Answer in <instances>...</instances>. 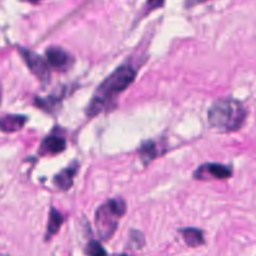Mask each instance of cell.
<instances>
[{
  "instance_id": "cell-16",
  "label": "cell",
  "mask_w": 256,
  "mask_h": 256,
  "mask_svg": "<svg viewBox=\"0 0 256 256\" xmlns=\"http://www.w3.org/2000/svg\"><path fill=\"white\" fill-rule=\"evenodd\" d=\"M1 93H2V89H1V84H0V101H1Z\"/></svg>"
},
{
  "instance_id": "cell-11",
  "label": "cell",
  "mask_w": 256,
  "mask_h": 256,
  "mask_svg": "<svg viewBox=\"0 0 256 256\" xmlns=\"http://www.w3.org/2000/svg\"><path fill=\"white\" fill-rule=\"evenodd\" d=\"M63 216L62 214L57 211L55 208H51L50 214H49V220H48V226H47V238L54 235L58 232L59 228L61 227L63 223Z\"/></svg>"
},
{
  "instance_id": "cell-12",
  "label": "cell",
  "mask_w": 256,
  "mask_h": 256,
  "mask_svg": "<svg viewBox=\"0 0 256 256\" xmlns=\"http://www.w3.org/2000/svg\"><path fill=\"white\" fill-rule=\"evenodd\" d=\"M139 153H140V156H141L142 160L145 163L151 161L152 159H154L158 155V150H157L156 143L152 140H149V141H146V142L142 143L141 148L139 150Z\"/></svg>"
},
{
  "instance_id": "cell-4",
  "label": "cell",
  "mask_w": 256,
  "mask_h": 256,
  "mask_svg": "<svg viewBox=\"0 0 256 256\" xmlns=\"http://www.w3.org/2000/svg\"><path fill=\"white\" fill-rule=\"evenodd\" d=\"M233 170L231 167L221 163H204L197 167L193 172V178L196 180H211V179H228L232 176Z\"/></svg>"
},
{
  "instance_id": "cell-15",
  "label": "cell",
  "mask_w": 256,
  "mask_h": 256,
  "mask_svg": "<svg viewBox=\"0 0 256 256\" xmlns=\"http://www.w3.org/2000/svg\"><path fill=\"white\" fill-rule=\"evenodd\" d=\"M206 1H208V0H185V6L186 7H191V6L206 2Z\"/></svg>"
},
{
  "instance_id": "cell-13",
  "label": "cell",
  "mask_w": 256,
  "mask_h": 256,
  "mask_svg": "<svg viewBox=\"0 0 256 256\" xmlns=\"http://www.w3.org/2000/svg\"><path fill=\"white\" fill-rule=\"evenodd\" d=\"M86 253L89 255H103L106 254V251L97 241H91L86 247Z\"/></svg>"
},
{
  "instance_id": "cell-7",
  "label": "cell",
  "mask_w": 256,
  "mask_h": 256,
  "mask_svg": "<svg viewBox=\"0 0 256 256\" xmlns=\"http://www.w3.org/2000/svg\"><path fill=\"white\" fill-rule=\"evenodd\" d=\"M185 243L192 248L199 247L205 243L204 233L201 229L195 227H186L179 230Z\"/></svg>"
},
{
  "instance_id": "cell-10",
  "label": "cell",
  "mask_w": 256,
  "mask_h": 256,
  "mask_svg": "<svg viewBox=\"0 0 256 256\" xmlns=\"http://www.w3.org/2000/svg\"><path fill=\"white\" fill-rule=\"evenodd\" d=\"M66 148V141L63 137L50 135L46 137L42 143V149L44 152L56 154L62 152Z\"/></svg>"
},
{
  "instance_id": "cell-6",
  "label": "cell",
  "mask_w": 256,
  "mask_h": 256,
  "mask_svg": "<svg viewBox=\"0 0 256 256\" xmlns=\"http://www.w3.org/2000/svg\"><path fill=\"white\" fill-rule=\"evenodd\" d=\"M47 61L54 68H63L68 65L69 55L66 51L59 47H50L46 51Z\"/></svg>"
},
{
  "instance_id": "cell-1",
  "label": "cell",
  "mask_w": 256,
  "mask_h": 256,
  "mask_svg": "<svg viewBox=\"0 0 256 256\" xmlns=\"http://www.w3.org/2000/svg\"><path fill=\"white\" fill-rule=\"evenodd\" d=\"M248 112L243 103L235 98H219L214 101L208 109L207 119L211 127L222 133L239 130Z\"/></svg>"
},
{
  "instance_id": "cell-17",
  "label": "cell",
  "mask_w": 256,
  "mask_h": 256,
  "mask_svg": "<svg viewBox=\"0 0 256 256\" xmlns=\"http://www.w3.org/2000/svg\"><path fill=\"white\" fill-rule=\"evenodd\" d=\"M31 1H38V0H31Z\"/></svg>"
},
{
  "instance_id": "cell-5",
  "label": "cell",
  "mask_w": 256,
  "mask_h": 256,
  "mask_svg": "<svg viewBox=\"0 0 256 256\" xmlns=\"http://www.w3.org/2000/svg\"><path fill=\"white\" fill-rule=\"evenodd\" d=\"M19 51L30 70L41 80H48L49 68L46 61L41 56L30 50L21 48Z\"/></svg>"
},
{
  "instance_id": "cell-8",
  "label": "cell",
  "mask_w": 256,
  "mask_h": 256,
  "mask_svg": "<svg viewBox=\"0 0 256 256\" xmlns=\"http://www.w3.org/2000/svg\"><path fill=\"white\" fill-rule=\"evenodd\" d=\"M78 169V165L73 163L71 166L63 169L60 173H58L54 178L55 185L61 190H67L72 186L73 177L76 174Z\"/></svg>"
},
{
  "instance_id": "cell-3",
  "label": "cell",
  "mask_w": 256,
  "mask_h": 256,
  "mask_svg": "<svg viewBox=\"0 0 256 256\" xmlns=\"http://www.w3.org/2000/svg\"><path fill=\"white\" fill-rule=\"evenodd\" d=\"M126 204L121 199H111L100 206L95 215V225L103 240L109 239L117 229L118 220L124 215Z\"/></svg>"
},
{
  "instance_id": "cell-14",
  "label": "cell",
  "mask_w": 256,
  "mask_h": 256,
  "mask_svg": "<svg viewBox=\"0 0 256 256\" xmlns=\"http://www.w3.org/2000/svg\"><path fill=\"white\" fill-rule=\"evenodd\" d=\"M165 0H148V8L149 9H156L159 7H162Z\"/></svg>"
},
{
  "instance_id": "cell-2",
  "label": "cell",
  "mask_w": 256,
  "mask_h": 256,
  "mask_svg": "<svg viewBox=\"0 0 256 256\" xmlns=\"http://www.w3.org/2000/svg\"><path fill=\"white\" fill-rule=\"evenodd\" d=\"M136 71L130 65H122L110 74L98 87L92 98L87 114L94 116L107 106L124 91L135 79Z\"/></svg>"
},
{
  "instance_id": "cell-9",
  "label": "cell",
  "mask_w": 256,
  "mask_h": 256,
  "mask_svg": "<svg viewBox=\"0 0 256 256\" xmlns=\"http://www.w3.org/2000/svg\"><path fill=\"white\" fill-rule=\"evenodd\" d=\"M26 117L22 115H6L0 118V130L4 132H14L23 127Z\"/></svg>"
}]
</instances>
